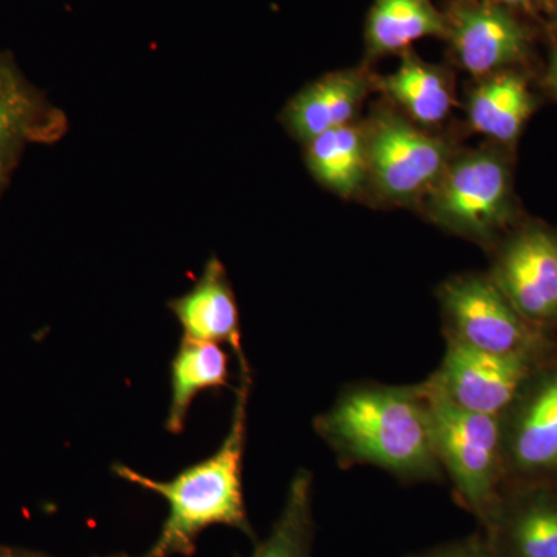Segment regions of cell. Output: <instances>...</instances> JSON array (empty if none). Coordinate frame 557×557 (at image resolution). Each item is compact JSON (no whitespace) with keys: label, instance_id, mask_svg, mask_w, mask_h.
<instances>
[{"label":"cell","instance_id":"cell-16","mask_svg":"<svg viewBox=\"0 0 557 557\" xmlns=\"http://www.w3.org/2000/svg\"><path fill=\"white\" fill-rule=\"evenodd\" d=\"M536 109L525 76L504 70L482 78L469 97V123L498 143H512Z\"/></svg>","mask_w":557,"mask_h":557},{"label":"cell","instance_id":"cell-10","mask_svg":"<svg viewBox=\"0 0 557 557\" xmlns=\"http://www.w3.org/2000/svg\"><path fill=\"white\" fill-rule=\"evenodd\" d=\"M69 132L64 110L22 73L9 53H0V199L10 188L25 150L54 145Z\"/></svg>","mask_w":557,"mask_h":557},{"label":"cell","instance_id":"cell-19","mask_svg":"<svg viewBox=\"0 0 557 557\" xmlns=\"http://www.w3.org/2000/svg\"><path fill=\"white\" fill-rule=\"evenodd\" d=\"M381 86L423 126H434L445 120L454 104L448 75L409 51L403 53L397 72L381 81Z\"/></svg>","mask_w":557,"mask_h":557},{"label":"cell","instance_id":"cell-21","mask_svg":"<svg viewBox=\"0 0 557 557\" xmlns=\"http://www.w3.org/2000/svg\"><path fill=\"white\" fill-rule=\"evenodd\" d=\"M408 557H496L485 531Z\"/></svg>","mask_w":557,"mask_h":557},{"label":"cell","instance_id":"cell-17","mask_svg":"<svg viewBox=\"0 0 557 557\" xmlns=\"http://www.w3.org/2000/svg\"><path fill=\"white\" fill-rule=\"evenodd\" d=\"M230 355L220 344L182 338L171 361V405L166 429L178 435L185 431L190 405L201 392L228 387Z\"/></svg>","mask_w":557,"mask_h":557},{"label":"cell","instance_id":"cell-8","mask_svg":"<svg viewBox=\"0 0 557 557\" xmlns=\"http://www.w3.org/2000/svg\"><path fill=\"white\" fill-rule=\"evenodd\" d=\"M443 14V39L448 40L454 60L478 78L509 70L530 57L533 33L515 11L478 0H450Z\"/></svg>","mask_w":557,"mask_h":557},{"label":"cell","instance_id":"cell-2","mask_svg":"<svg viewBox=\"0 0 557 557\" xmlns=\"http://www.w3.org/2000/svg\"><path fill=\"white\" fill-rule=\"evenodd\" d=\"M239 369L240 386L230 431L211 457L183 469L172 480H153L126 465H113V474L159 494L170 507L159 537L143 557L194 556L200 534L214 525L236 528L255 539L245 507L242 479L251 391V370L247 358L239 361Z\"/></svg>","mask_w":557,"mask_h":557},{"label":"cell","instance_id":"cell-6","mask_svg":"<svg viewBox=\"0 0 557 557\" xmlns=\"http://www.w3.org/2000/svg\"><path fill=\"white\" fill-rule=\"evenodd\" d=\"M429 214L460 236L493 239L512 214L507 161L494 150L450 160L437 185L429 190Z\"/></svg>","mask_w":557,"mask_h":557},{"label":"cell","instance_id":"cell-23","mask_svg":"<svg viewBox=\"0 0 557 557\" xmlns=\"http://www.w3.org/2000/svg\"><path fill=\"white\" fill-rule=\"evenodd\" d=\"M0 557H50L42 555V553L30 552V549L16 548V547H5V545H0ZM106 557H132L129 555H124V553H120V555H112Z\"/></svg>","mask_w":557,"mask_h":557},{"label":"cell","instance_id":"cell-4","mask_svg":"<svg viewBox=\"0 0 557 557\" xmlns=\"http://www.w3.org/2000/svg\"><path fill=\"white\" fill-rule=\"evenodd\" d=\"M446 341L496 355L541 357L555 346L547 330L527 321L490 276L450 278L438 292Z\"/></svg>","mask_w":557,"mask_h":557},{"label":"cell","instance_id":"cell-18","mask_svg":"<svg viewBox=\"0 0 557 557\" xmlns=\"http://www.w3.org/2000/svg\"><path fill=\"white\" fill-rule=\"evenodd\" d=\"M306 163L322 186L350 197L368 175L366 129L346 124L324 132L307 143Z\"/></svg>","mask_w":557,"mask_h":557},{"label":"cell","instance_id":"cell-15","mask_svg":"<svg viewBox=\"0 0 557 557\" xmlns=\"http://www.w3.org/2000/svg\"><path fill=\"white\" fill-rule=\"evenodd\" d=\"M445 33V14L432 0H375L366 22V53L369 60L406 53L417 40Z\"/></svg>","mask_w":557,"mask_h":557},{"label":"cell","instance_id":"cell-1","mask_svg":"<svg viewBox=\"0 0 557 557\" xmlns=\"http://www.w3.org/2000/svg\"><path fill=\"white\" fill-rule=\"evenodd\" d=\"M313 426L338 458L341 468L368 465L406 483L445 479L424 383L348 386L327 412L314 418Z\"/></svg>","mask_w":557,"mask_h":557},{"label":"cell","instance_id":"cell-9","mask_svg":"<svg viewBox=\"0 0 557 557\" xmlns=\"http://www.w3.org/2000/svg\"><path fill=\"white\" fill-rule=\"evenodd\" d=\"M544 355L487 354L446 341L442 364L428 380L458 408L502 416Z\"/></svg>","mask_w":557,"mask_h":557},{"label":"cell","instance_id":"cell-12","mask_svg":"<svg viewBox=\"0 0 557 557\" xmlns=\"http://www.w3.org/2000/svg\"><path fill=\"white\" fill-rule=\"evenodd\" d=\"M483 531L496 557H557V485H508Z\"/></svg>","mask_w":557,"mask_h":557},{"label":"cell","instance_id":"cell-5","mask_svg":"<svg viewBox=\"0 0 557 557\" xmlns=\"http://www.w3.org/2000/svg\"><path fill=\"white\" fill-rule=\"evenodd\" d=\"M500 426L505 486L557 485V343L502 413Z\"/></svg>","mask_w":557,"mask_h":557},{"label":"cell","instance_id":"cell-20","mask_svg":"<svg viewBox=\"0 0 557 557\" xmlns=\"http://www.w3.org/2000/svg\"><path fill=\"white\" fill-rule=\"evenodd\" d=\"M313 475L299 469L289 482L281 515L249 557H313Z\"/></svg>","mask_w":557,"mask_h":557},{"label":"cell","instance_id":"cell-11","mask_svg":"<svg viewBox=\"0 0 557 557\" xmlns=\"http://www.w3.org/2000/svg\"><path fill=\"white\" fill-rule=\"evenodd\" d=\"M490 277L531 324H557V233L542 226L520 231L498 252Z\"/></svg>","mask_w":557,"mask_h":557},{"label":"cell","instance_id":"cell-22","mask_svg":"<svg viewBox=\"0 0 557 557\" xmlns=\"http://www.w3.org/2000/svg\"><path fill=\"white\" fill-rule=\"evenodd\" d=\"M478 2L491 3L519 14H537L541 11H548L552 0H478Z\"/></svg>","mask_w":557,"mask_h":557},{"label":"cell","instance_id":"cell-14","mask_svg":"<svg viewBox=\"0 0 557 557\" xmlns=\"http://www.w3.org/2000/svg\"><path fill=\"white\" fill-rule=\"evenodd\" d=\"M361 70L329 73L304 87L282 112V124L304 145L335 127L346 126L368 94Z\"/></svg>","mask_w":557,"mask_h":557},{"label":"cell","instance_id":"cell-24","mask_svg":"<svg viewBox=\"0 0 557 557\" xmlns=\"http://www.w3.org/2000/svg\"><path fill=\"white\" fill-rule=\"evenodd\" d=\"M548 86H549V89L555 91L556 97H557V46H556L555 51H553L552 62H549Z\"/></svg>","mask_w":557,"mask_h":557},{"label":"cell","instance_id":"cell-3","mask_svg":"<svg viewBox=\"0 0 557 557\" xmlns=\"http://www.w3.org/2000/svg\"><path fill=\"white\" fill-rule=\"evenodd\" d=\"M435 449L458 505L485 525L505 486L500 416L458 408L424 381Z\"/></svg>","mask_w":557,"mask_h":557},{"label":"cell","instance_id":"cell-13","mask_svg":"<svg viewBox=\"0 0 557 557\" xmlns=\"http://www.w3.org/2000/svg\"><path fill=\"white\" fill-rule=\"evenodd\" d=\"M183 330L182 338L199 343L226 344L244 359L240 314L236 295L222 260L212 256L196 284L168 304Z\"/></svg>","mask_w":557,"mask_h":557},{"label":"cell","instance_id":"cell-25","mask_svg":"<svg viewBox=\"0 0 557 557\" xmlns=\"http://www.w3.org/2000/svg\"><path fill=\"white\" fill-rule=\"evenodd\" d=\"M547 13L549 14V17H552V25L557 32V0H552Z\"/></svg>","mask_w":557,"mask_h":557},{"label":"cell","instance_id":"cell-7","mask_svg":"<svg viewBox=\"0 0 557 557\" xmlns=\"http://www.w3.org/2000/svg\"><path fill=\"white\" fill-rule=\"evenodd\" d=\"M368 175L384 200L409 203L437 185L450 163L448 145L394 113L381 112L366 129Z\"/></svg>","mask_w":557,"mask_h":557}]
</instances>
